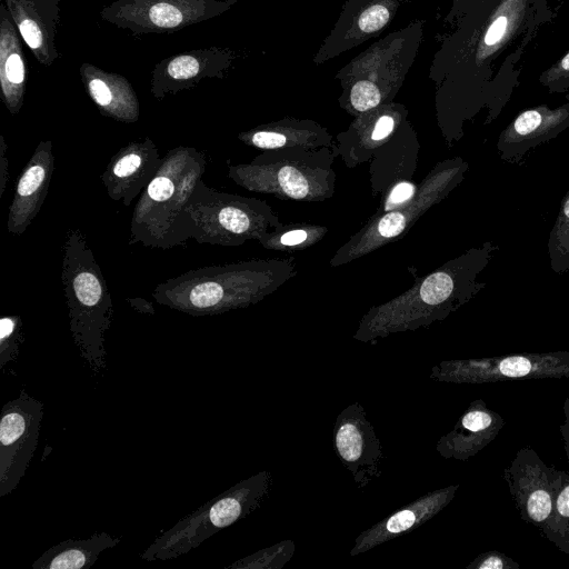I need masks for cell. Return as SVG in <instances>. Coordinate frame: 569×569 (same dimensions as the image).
<instances>
[{
  "mask_svg": "<svg viewBox=\"0 0 569 569\" xmlns=\"http://www.w3.org/2000/svg\"><path fill=\"white\" fill-rule=\"evenodd\" d=\"M239 0H114L100 18L134 34L171 33L216 18Z\"/></svg>",
  "mask_w": 569,
  "mask_h": 569,
  "instance_id": "obj_7",
  "label": "cell"
},
{
  "mask_svg": "<svg viewBox=\"0 0 569 569\" xmlns=\"http://www.w3.org/2000/svg\"><path fill=\"white\" fill-rule=\"evenodd\" d=\"M43 403L21 390L0 416V498L10 495L24 476L37 450Z\"/></svg>",
  "mask_w": 569,
  "mask_h": 569,
  "instance_id": "obj_8",
  "label": "cell"
},
{
  "mask_svg": "<svg viewBox=\"0 0 569 569\" xmlns=\"http://www.w3.org/2000/svg\"><path fill=\"white\" fill-rule=\"evenodd\" d=\"M246 200L209 188L201 179L188 212L191 239L199 244L237 243L256 229V216Z\"/></svg>",
  "mask_w": 569,
  "mask_h": 569,
  "instance_id": "obj_9",
  "label": "cell"
},
{
  "mask_svg": "<svg viewBox=\"0 0 569 569\" xmlns=\"http://www.w3.org/2000/svg\"><path fill=\"white\" fill-rule=\"evenodd\" d=\"M272 482L270 471H260L236 483L164 531L141 553V559L171 560L188 553L258 509L269 496Z\"/></svg>",
  "mask_w": 569,
  "mask_h": 569,
  "instance_id": "obj_5",
  "label": "cell"
},
{
  "mask_svg": "<svg viewBox=\"0 0 569 569\" xmlns=\"http://www.w3.org/2000/svg\"><path fill=\"white\" fill-rule=\"evenodd\" d=\"M569 353L513 355L503 358L442 362L432 369L437 380L483 382L503 378L569 375Z\"/></svg>",
  "mask_w": 569,
  "mask_h": 569,
  "instance_id": "obj_13",
  "label": "cell"
},
{
  "mask_svg": "<svg viewBox=\"0 0 569 569\" xmlns=\"http://www.w3.org/2000/svg\"><path fill=\"white\" fill-rule=\"evenodd\" d=\"M476 0H452L443 23L453 27Z\"/></svg>",
  "mask_w": 569,
  "mask_h": 569,
  "instance_id": "obj_33",
  "label": "cell"
},
{
  "mask_svg": "<svg viewBox=\"0 0 569 569\" xmlns=\"http://www.w3.org/2000/svg\"><path fill=\"white\" fill-rule=\"evenodd\" d=\"M457 486L429 492L361 532L350 550L356 556L407 533L439 512L453 497Z\"/></svg>",
  "mask_w": 569,
  "mask_h": 569,
  "instance_id": "obj_19",
  "label": "cell"
},
{
  "mask_svg": "<svg viewBox=\"0 0 569 569\" xmlns=\"http://www.w3.org/2000/svg\"><path fill=\"white\" fill-rule=\"evenodd\" d=\"M121 539L107 532H96L87 539H68L44 551L32 569H82L92 567L99 555L120 543Z\"/></svg>",
  "mask_w": 569,
  "mask_h": 569,
  "instance_id": "obj_21",
  "label": "cell"
},
{
  "mask_svg": "<svg viewBox=\"0 0 569 569\" xmlns=\"http://www.w3.org/2000/svg\"><path fill=\"white\" fill-rule=\"evenodd\" d=\"M283 191L293 199H302L309 192V186L302 174L292 167H283L278 173Z\"/></svg>",
  "mask_w": 569,
  "mask_h": 569,
  "instance_id": "obj_27",
  "label": "cell"
},
{
  "mask_svg": "<svg viewBox=\"0 0 569 569\" xmlns=\"http://www.w3.org/2000/svg\"><path fill=\"white\" fill-rule=\"evenodd\" d=\"M539 82L550 93L569 90V51L539 76Z\"/></svg>",
  "mask_w": 569,
  "mask_h": 569,
  "instance_id": "obj_26",
  "label": "cell"
},
{
  "mask_svg": "<svg viewBox=\"0 0 569 569\" xmlns=\"http://www.w3.org/2000/svg\"><path fill=\"white\" fill-rule=\"evenodd\" d=\"M415 191V187L410 182H400L398 183L389 194V198L386 203V209H391L392 207L405 202L408 200Z\"/></svg>",
  "mask_w": 569,
  "mask_h": 569,
  "instance_id": "obj_31",
  "label": "cell"
},
{
  "mask_svg": "<svg viewBox=\"0 0 569 569\" xmlns=\"http://www.w3.org/2000/svg\"><path fill=\"white\" fill-rule=\"evenodd\" d=\"M569 127V94L557 108L546 103L522 110L500 132L497 150L500 159L519 163L533 148L555 139Z\"/></svg>",
  "mask_w": 569,
  "mask_h": 569,
  "instance_id": "obj_15",
  "label": "cell"
},
{
  "mask_svg": "<svg viewBox=\"0 0 569 569\" xmlns=\"http://www.w3.org/2000/svg\"><path fill=\"white\" fill-rule=\"evenodd\" d=\"M24 44L40 64L58 58L56 46L60 0H3Z\"/></svg>",
  "mask_w": 569,
  "mask_h": 569,
  "instance_id": "obj_17",
  "label": "cell"
},
{
  "mask_svg": "<svg viewBox=\"0 0 569 569\" xmlns=\"http://www.w3.org/2000/svg\"><path fill=\"white\" fill-rule=\"evenodd\" d=\"M406 218L401 212L393 211L387 213L378 224L380 236L385 238L396 237L405 229Z\"/></svg>",
  "mask_w": 569,
  "mask_h": 569,
  "instance_id": "obj_30",
  "label": "cell"
},
{
  "mask_svg": "<svg viewBox=\"0 0 569 569\" xmlns=\"http://www.w3.org/2000/svg\"><path fill=\"white\" fill-rule=\"evenodd\" d=\"M478 569H502L506 567L502 559L498 556H489L481 562L477 563Z\"/></svg>",
  "mask_w": 569,
  "mask_h": 569,
  "instance_id": "obj_38",
  "label": "cell"
},
{
  "mask_svg": "<svg viewBox=\"0 0 569 569\" xmlns=\"http://www.w3.org/2000/svg\"><path fill=\"white\" fill-rule=\"evenodd\" d=\"M426 20L418 18L370 44L335 74L341 100L363 113L391 99L402 86L423 41Z\"/></svg>",
  "mask_w": 569,
  "mask_h": 569,
  "instance_id": "obj_4",
  "label": "cell"
},
{
  "mask_svg": "<svg viewBox=\"0 0 569 569\" xmlns=\"http://www.w3.org/2000/svg\"><path fill=\"white\" fill-rule=\"evenodd\" d=\"M126 301L129 306L134 309L139 313L153 316L156 313L153 305L144 298L141 297H128Z\"/></svg>",
  "mask_w": 569,
  "mask_h": 569,
  "instance_id": "obj_35",
  "label": "cell"
},
{
  "mask_svg": "<svg viewBox=\"0 0 569 569\" xmlns=\"http://www.w3.org/2000/svg\"><path fill=\"white\" fill-rule=\"evenodd\" d=\"M251 284L244 266H208L160 282L152 297L190 316H211L247 305L253 297Z\"/></svg>",
  "mask_w": 569,
  "mask_h": 569,
  "instance_id": "obj_6",
  "label": "cell"
},
{
  "mask_svg": "<svg viewBox=\"0 0 569 569\" xmlns=\"http://www.w3.org/2000/svg\"><path fill=\"white\" fill-rule=\"evenodd\" d=\"M236 58L232 49L216 46L164 58L153 67L150 92L160 101L168 94L190 90L204 79H222Z\"/></svg>",
  "mask_w": 569,
  "mask_h": 569,
  "instance_id": "obj_12",
  "label": "cell"
},
{
  "mask_svg": "<svg viewBox=\"0 0 569 569\" xmlns=\"http://www.w3.org/2000/svg\"><path fill=\"white\" fill-rule=\"evenodd\" d=\"M413 0H346L337 21L312 58L316 66L380 36Z\"/></svg>",
  "mask_w": 569,
  "mask_h": 569,
  "instance_id": "obj_10",
  "label": "cell"
},
{
  "mask_svg": "<svg viewBox=\"0 0 569 569\" xmlns=\"http://www.w3.org/2000/svg\"><path fill=\"white\" fill-rule=\"evenodd\" d=\"M557 510L563 517H569V485L566 486L557 498Z\"/></svg>",
  "mask_w": 569,
  "mask_h": 569,
  "instance_id": "obj_37",
  "label": "cell"
},
{
  "mask_svg": "<svg viewBox=\"0 0 569 569\" xmlns=\"http://www.w3.org/2000/svg\"><path fill=\"white\" fill-rule=\"evenodd\" d=\"M240 139L248 140L260 149H274L284 146L286 137L271 130H256L251 133H242Z\"/></svg>",
  "mask_w": 569,
  "mask_h": 569,
  "instance_id": "obj_29",
  "label": "cell"
},
{
  "mask_svg": "<svg viewBox=\"0 0 569 569\" xmlns=\"http://www.w3.org/2000/svg\"><path fill=\"white\" fill-rule=\"evenodd\" d=\"M61 283L72 340L94 375L106 369V333L114 308L99 263L79 228H69L61 247Z\"/></svg>",
  "mask_w": 569,
  "mask_h": 569,
  "instance_id": "obj_3",
  "label": "cell"
},
{
  "mask_svg": "<svg viewBox=\"0 0 569 569\" xmlns=\"http://www.w3.org/2000/svg\"><path fill=\"white\" fill-rule=\"evenodd\" d=\"M493 426V416L483 409L468 410L455 426L453 430L437 443L438 452L446 458L466 459L481 442L489 437Z\"/></svg>",
  "mask_w": 569,
  "mask_h": 569,
  "instance_id": "obj_22",
  "label": "cell"
},
{
  "mask_svg": "<svg viewBox=\"0 0 569 569\" xmlns=\"http://www.w3.org/2000/svg\"><path fill=\"white\" fill-rule=\"evenodd\" d=\"M333 443L337 456L359 489L380 476L381 443L359 402L349 405L337 417Z\"/></svg>",
  "mask_w": 569,
  "mask_h": 569,
  "instance_id": "obj_11",
  "label": "cell"
},
{
  "mask_svg": "<svg viewBox=\"0 0 569 569\" xmlns=\"http://www.w3.org/2000/svg\"><path fill=\"white\" fill-rule=\"evenodd\" d=\"M395 128V117L389 113H382L378 117L371 138L375 141L381 140L389 136Z\"/></svg>",
  "mask_w": 569,
  "mask_h": 569,
  "instance_id": "obj_32",
  "label": "cell"
},
{
  "mask_svg": "<svg viewBox=\"0 0 569 569\" xmlns=\"http://www.w3.org/2000/svg\"><path fill=\"white\" fill-rule=\"evenodd\" d=\"M22 38L4 4H0V92L11 114H18L27 91L28 64Z\"/></svg>",
  "mask_w": 569,
  "mask_h": 569,
  "instance_id": "obj_20",
  "label": "cell"
},
{
  "mask_svg": "<svg viewBox=\"0 0 569 569\" xmlns=\"http://www.w3.org/2000/svg\"><path fill=\"white\" fill-rule=\"evenodd\" d=\"M54 163L52 141H40L16 181L7 220L10 233L21 236L41 210Z\"/></svg>",
  "mask_w": 569,
  "mask_h": 569,
  "instance_id": "obj_16",
  "label": "cell"
},
{
  "mask_svg": "<svg viewBox=\"0 0 569 569\" xmlns=\"http://www.w3.org/2000/svg\"><path fill=\"white\" fill-rule=\"evenodd\" d=\"M206 168V156L198 149H170L133 208L129 244L170 249L187 243L191 239L188 207Z\"/></svg>",
  "mask_w": 569,
  "mask_h": 569,
  "instance_id": "obj_2",
  "label": "cell"
},
{
  "mask_svg": "<svg viewBox=\"0 0 569 569\" xmlns=\"http://www.w3.org/2000/svg\"><path fill=\"white\" fill-rule=\"evenodd\" d=\"M22 320L19 315L0 319V369L17 360L23 342Z\"/></svg>",
  "mask_w": 569,
  "mask_h": 569,
  "instance_id": "obj_25",
  "label": "cell"
},
{
  "mask_svg": "<svg viewBox=\"0 0 569 569\" xmlns=\"http://www.w3.org/2000/svg\"><path fill=\"white\" fill-rule=\"evenodd\" d=\"M555 17L548 0H476L441 37L429 67L440 104L457 121H495L519 86L518 64Z\"/></svg>",
  "mask_w": 569,
  "mask_h": 569,
  "instance_id": "obj_1",
  "label": "cell"
},
{
  "mask_svg": "<svg viewBox=\"0 0 569 569\" xmlns=\"http://www.w3.org/2000/svg\"><path fill=\"white\" fill-rule=\"evenodd\" d=\"M79 74L88 97L102 116L123 123L139 120V99L126 77L89 62L80 66Z\"/></svg>",
  "mask_w": 569,
  "mask_h": 569,
  "instance_id": "obj_18",
  "label": "cell"
},
{
  "mask_svg": "<svg viewBox=\"0 0 569 569\" xmlns=\"http://www.w3.org/2000/svg\"><path fill=\"white\" fill-rule=\"evenodd\" d=\"M307 232L305 230H292L284 233L280 241L284 246H295L303 242L307 239Z\"/></svg>",
  "mask_w": 569,
  "mask_h": 569,
  "instance_id": "obj_36",
  "label": "cell"
},
{
  "mask_svg": "<svg viewBox=\"0 0 569 569\" xmlns=\"http://www.w3.org/2000/svg\"><path fill=\"white\" fill-rule=\"evenodd\" d=\"M161 161L156 143L148 137L121 147L100 176L108 197L129 207L156 176Z\"/></svg>",
  "mask_w": 569,
  "mask_h": 569,
  "instance_id": "obj_14",
  "label": "cell"
},
{
  "mask_svg": "<svg viewBox=\"0 0 569 569\" xmlns=\"http://www.w3.org/2000/svg\"><path fill=\"white\" fill-rule=\"evenodd\" d=\"M551 497L548 491L538 489L533 491L527 501L528 516L537 522L547 519L551 512Z\"/></svg>",
  "mask_w": 569,
  "mask_h": 569,
  "instance_id": "obj_28",
  "label": "cell"
},
{
  "mask_svg": "<svg viewBox=\"0 0 569 569\" xmlns=\"http://www.w3.org/2000/svg\"><path fill=\"white\" fill-rule=\"evenodd\" d=\"M295 552V545L287 540L269 548L259 550L246 558L227 566V569H278L281 568Z\"/></svg>",
  "mask_w": 569,
  "mask_h": 569,
  "instance_id": "obj_24",
  "label": "cell"
},
{
  "mask_svg": "<svg viewBox=\"0 0 569 569\" xmlns=\"http://www.w3.org/2000/svg\"><path fill=\"white\" fill-rule=\"evenodd\" d=\"M548 254L553 272L558 274L569 272V190L562 198L549 234Z\"/></svg>",
  "mask_w": 569,
  "mask_h": 569,
  "instance_id": "obj_23",
  "label": "cell"
},
{
  "mask_svg": "<svg viewBox=\"0 0 569 569\" xmlns=\"http://www.w3.org/2000/svg\"><path fill=\"white\" fill-rule=\"evenodd\" d=\"M7 143L4 137L0 136V198L6 191L7 182L9 180V159L7 157Z\"/></svg>",
  "mask_w": 569,
  "mask_h": 569,
  "instance_id": "obj_34",
  "label": "cell"
}]
</instances>
